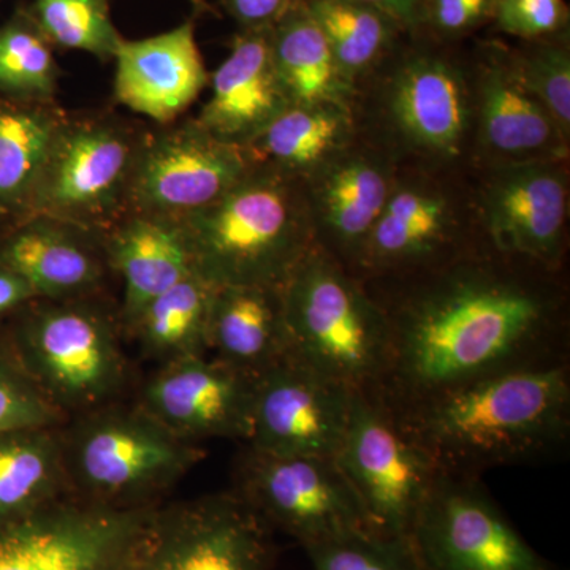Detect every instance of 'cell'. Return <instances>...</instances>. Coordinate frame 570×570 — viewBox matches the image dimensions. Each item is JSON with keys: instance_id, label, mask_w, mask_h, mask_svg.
<instances>
[{"instance_id": "6da1fadb", "label": "cell", "mask_w": 570, "mask_h": 570, "mask_svg": "<svg viewBox=\"0 0 570 570\" xmlns=\"http://www.w3.org/2000/svg\"><path fill=\"white\" fill-rule=\"evenodd\" d=\"M377 305L387 318L389 355L367 395L390 411L569 356L554 288L489 258L453 257L422 269L403 294Z\"/></svg>"}, {"instance_id": "7a4b0ae2", "label": "cell", "mask_w": 570, "mask_h": 570, "mask_svg": "<svg viewBox=\"0 0 570 570\" xmlns=\"http://www.w3.org/2000/svg\"><path fill=\"white\" fill-rule=\"evenodd\" d=\"M392 414L448 474L480 478L550 460L569 444V356L501 371Z\"/></svg>"}, {"instance_id": "3957f363", "label": "cell", "mask_w": 570, "mask_h": 570, "mask_svg": "<svg viewBox=\"0 0 570 570\" xmlns=\"http://www.w3.org/2000/svg\"><path fill=\"white\" fill-rule=\"evenodd\" d=\"M194 272L213 287H283L317 245L306 184L257 167L208 208L179 220Z\"/></svg>"}, {"instance_id": "277c9868", "label": "cell", "mask_w": 570, "mask_h": 570, "mask_svg": "<svg viewBox=\"0 0 570 570\" xmlns=\"http://www.w3.org/2000/svg\"><path fill=\"white\" fill-rule=\"evenodd\" d=\"M288 358L352 392L373 393L389 326L363 281L316 245L281 287Z\"/></svg>"}, {"instance_id": "5b68a950", "label": "cell", "mask_w": 570, "mask_h": 570, "mask_svg": "<svg viewBox=\"0 0 570 570\" xmlns=\"http://www.w3.org/2000/svg\"><path fill=\"white\" fill-rule=\"evenodd\" d=\"M145 134L110 116H69L22 217H50L107 234L127 214Z\"/></svg>"}, {"instance_id": "8992f818", "label": "cell", "mask_w": 570, "mask_h": 570, "mask_svg": "<svg viewBox=\"0 0 570 570\" xmlns=\"http://www.w3.org/2000/svg\"><path fill=\"white\" fill-rule=\"evenodd\" d=\"M335 460L374 534L411 543L412 528L441 469L392 411L376 397L355 392Z\"/></svg>"}, {"instance_id": "52a82bcc", "label": "cell", "mask_w": 570, "mask_h": 570, "mask_svg": "<svg viewBox=\"0 0 570 570\" xmlns=\"http://www.w3.org/2000/svg\"><path fill=\"white\" fill-rule=\"evenodd\" d=\"M204 453L142 409L104 412L75 431L69 466L92 502L130 508L170 485Z\"/></svg>"}, {"instance_id": "ba28073f", "label": "cell", "mask_w": 570, "mask_h": 570, "mask_svg": "<svg viewBox=\"0 0 570 570\" xmlns=\"http://www.w3.org/2000/svg\"><path fill=\"white\" fill-rule=\"evenodd\" d=\"M45 302L22 322L18 363L58 409L107 400L124 379L110 322L81 299Z\"/></svg>"}, {"instance_id": "9c48e42d", "label": "cell", "mask_w": 570, "mask_h": 570, "mask_svg": "<svg viewBox=\"0 0 570 570\" xmlns=\"http://www.w3.org/2000/svg\"><path fill=\"white\" fill-rule=\"evenodd\" d=\"M153 510L52 501L0 524V570H130Z\"/></svg>"}, {"instance_id": "30bf717a", "label": "cell", "mask_w": 570, "mask_h": 570, "mask_svg": "<svg viewBox=\"0 0 570 570\" xmlns=\"http://www.w3.org/2000/svg\"><path fill=\"white\" fill-rule=\"evenodd\" d=\"M272 530L238 493L154 509L130 570H269Z\"/></svg>"}, {"instance_id": "8fae6325", "label": "cell", "mask_w": 570, "mask_h": 570, "mask_svg": "<svg viewBox=\"0 0 570 570\" xmlns=\"http://www.w3.org/2000/svg\"><path fill=\"white\" fill-rule=\"evenodd\" d=\"M238 494L269 527L298 540L303 549L374 532L332 456L284 455L247 448L239 468Z\"/></svg>"}, {"instance_id": "7c38bea8", "label": "cell", "mask_w": 570, "mask_h": 570, "mask_svg": "<svg viewBox=\"0 0 570 570\" xmlns=\"http://www.w3.org/2000/svg\"><path fill=\"white\" fill-rule=\"evenodd\" d=\"M411 546L423 570H553L502 515L480 478L442 471Z\"/></svg>"}, {"instance_id": "4fadbf2b", "label": "cell", "mask_w": 570, "mask_h": 570, "mask_svg": "<svg viewBox=\"0 0 570 570\" xmlns=\"http://www.w3.org/2000/svg\"><path fill=\"white\" fill-rule=\"evenodd\" d=\"M254 168L245 148L219 140L195 118L159 126L142 138L127 213L186 219L224 197Z\"/></svg>"}, {"instance_id": "5bb4252c", "label": "cell", "mask_w": 570, "mask_h": 570, "mask_svg": "<svg viewBox=\"0 0 570 570\" xmlns=\"http://www.w3.org/2000/svg\"><path fill=\"white\" fill-rule=\"evenodd\" d=\"M354 393L287 356L255 377L247 448L335 459Z\"/></svg>"}, {"instance_id": "9a60e30c", "label": "cell", "mask_w": 570, "mask_h": 570, "mask_svg": "<svg viewBox=\"0 0 570 570\" xmlns=\"http://www.w3.org/2000/svg\"><path fill=\"white\" fill-rule=\"evenodd\" d=\"M393 56L382 96L390 129L411 151L439 159L459 156L474 112L463 69L425 41Z\"/></svg>"}, {"instance_id": "2e32d148", "label": "cell", "mask_w": 570, "mask_h": 570, "mask_svg": "<svg viewBox=\"0 0 570 570\" xmlns=\"http://www.w3.org/2000/svg\"><path fill=\"white\" fill-rule=\"evenodd\" d=\"M557 163L501 165L487 187L482 219L491 246L553 272L568 219V178Z\"/></svg>"}, {"instance_id": "e0dca14e", "label": "cell", "mask_w": 570, "mask_h": 570, "mask_svg": "<svg viewBox=\"0 0 570 570\" xmlns=\"http://www.w3.org/2000/svg\"><path fill=\"white\" fill-rule=\"evenodd\" d=\"M254 381L214 356H181L165 363L149 381L141 409L187 441L232 438L247 442Z\"/></svg>"}, {"instance_id": "ac0fdd59", "label": "cell", "mask_w": 570, "mask_h": 570, "mask_svg": "<svg viewBox=\"0 0 570 570\" xmlns=\"http://www.w3.org/2000/svg\"><path fill=\"white\" fill-rule=\"evenodd\" d=\"M112 61L116 102L157 126L181 121L209 85L193 22L149 39H121Z\"/></svg>"}, {"instance_id": "d6986e66", "label": "cell", "mask_w": 570, "mask_h": 570, "mask_svg": "<svg viewBox=\"0 0 570 570\" xmlns=\"http://www.w3.org/2000/svg\"><path fill=\"white\" fill-rule=\"evenodd\" d=\"M479 140L502 163H558L569 151V140L550 112L521 82L512 50L487 45L478 78Z\"/></svg>"}, {"instance_id": "ffe728a7", "label": "cell", "mask_w": 570, "mask_h": 570, "mask_svg": "<svg viewBox=\"0 0 570 570\" xmlns=\"http://www.w3.org/2000/svg\"><path fill=\"white\" fill-rule=\"evenodd\" d=\"M209 97L195 121L214 137L246 148L291 107L275 67L272 29L243 31L209 75Z\"/></svg>"}, {"instance_id": "44dd1931", "label": "cell", "mask_w": 570, "mask_h": 570, "mask_svg": "<svg viewBox=\"0 0 570 570\" xmlns=\"http://www.w3.org/2000/svg\"><path fill=\"white\" fill-rule=\"evenodd\" d=\"M316 239L348 272L395 189L387 167L366 154L343 151L306 179Z\"/></svg>"}, {"instance_id": "7402d4cb", "label": "cell", "mask_w": 570, "mask_h": 570, "mask_svg": "<svg viewBox=\"0 0 570 570\" xmlns=\"http://www.w3.org/2000/svg\"><path fill=\"white\" fill-rule=\"evenodd\" d=\"M104 236L43 216L22 217L0 245V266L37 299L67 302L91 294L104 277Z\"/></svg>"}, {"instance_id": "603a6c76", "label": "cell", "mask_w": 570, "mask_h": 570, "mask_svg": "<svg viewBox=\"0 0 570 570\" xmlns=\"http://www.w3.org/2000/svg\"><path fill=\"white\" fill-rule=\"evenodd\" d=\"M452 209L444 195L425 187L395 186L367 236L352 275H412L450 261Z\"/></svg>"}, {"instance_id": "cb8c5ba5", "label": "cell", "mask_w": 570, "mask_h": 570, "mask_svg": "<svg viewBox=\"0 0 570 570\" xmlns=\"http://www.w3.org/2000/svg\"><path fill=\"white\" fill-rule=\"evenodd\" d=\"M104 250L122 279L127 326L154 298L194 272L183 225L168 217L127 213L104 235Z\"/></svg>"}, {"instance_id": "d4e9b609", "label": "cell", "mask_w": 570, "mask_h": 570, "mask_svg": "<svg viewBox=\"0 0 570 570\" xmlns=\"http://www.w3.org/2000/svg\"><path fill=\"white\" fill-rule=\"evenodd\" d=\"M208 351L257 377L288 356L281 287L228 285L214 291Z\"/></svg>"}, {"instance_id": "484cf974", "label": "cell", "mask_w": 570, "mask_h": 570, "mask_svg": "<svg viewBox=\"0 0 570 570\" xmlns=\"http://www.w3.org/2000/svg\"><path fill=\"white\" fill-rule=\"evenodd\" d=\"M277 77L291 107H337L352 111L355 86L340 70L324 33L295 0L272 28Z\"/></svg>"}, {"instance_id": "4316f807", "label": "cell", "mask_w": 570, "mask_h": 570, "mask_svg": "<svg viewBox=\"0 0 570 570\" xmlns=\"http://www.w3.org/2000/svg\"><path fill=\"white\" fill-rule=\"evenodd\" d=\"M352 111L337 107H288L246 146L257 167L306 181L346 151Z\"/></svg>"}, {"instance_id": "83f0119b", "label": "cell", "mask_w": 570, "mask_h": 570, "mask_svg": "<svg viewBox=\"0 0 570 570\" xmlns=\"http://www.w3.org/2000/svg\"><path fill=\"white\" fill-rule=\"evenodd\" d=\"M67 118L56 100L0 105V209L26 213Z\"/></svg>"}, {"instance_id": "f1b7e54d", "label": "cell", "mask_w": 570, "mask_h": 570, "mask_svg": "<svg viewBox=\"0 0 570 570\" xmlns=\"http://www.w3.org/2000/svg\"><path fill=\"white\" fill-rule=\"evenodd\" d=\"M351 85L392 58L406 29L365 0H302Z\"/></svg>"}, {"instance_id": "f546056e", "label": "cell", "mask_w": 570, "mask_h": 570, "mask_svg": "<svg viewBox=\"0 0 570 570\" xmlns=\"http://www.w3.org/2000/svg\"><path fill=\"white\" fill-rule=\"evenodd\" d=\"M214 291L216 287L193 272L154 298L130 326L146 354L165 363L206 354Z\"/></svg>"}, {"instance_id": "4dcf8cb0", "label": "cell", "mask_w": 570, "mask_h": 570, "mask_svg": "<svg viewBox=\"0 0 570 570\" xmlns=\"http://www.w3.org/2000/svg\"><path fill=\"white\" fill-rule=\"evenodd\" d=\"M50 431L0 434V524L55 501L63 453Z\"/></svg>"}, {"instance_id": "1f68e13d", "label": "cell", "mask_w": 570, "mask_h": 570, "mask_svg": "<svg viewBox=\"0 0 570 570\" xmlns=\"http://www.w3.org/2000/svg\"><path fill=\"white\" fill-rule=\"evenodd\" d=\"M58 86V63L43 33L24 26L0 31V91L17 100L52 102Z\"/></svg>"}, {"instance_id": "d6a6232c", "label": "cell", "mask_w": 570, "mask_h": 570, "mask_svg": "<svg viewBox=\"0 0 570 570\" xmlns=\"http://www.w3.org/2000/svg\"><path fill=\"white\" fill-rule=\"evenodd\" d=\"M45 39L67 50L112 59L121 37L112 28L105 0H36Z\"/></svg>"}, {"instance_id": "836d02e7", "label": "cell", "mask_w": 570, "mask_h": 570, "mask_svg": "<svg viewBox=\"0 0 570 570\" xmlns=\"http://www.w3.org/2000/svg\"><path fill=\"white\" fill-rule=\"evenodd\" d=\"M521 82L550 112L562 135L570 138L569 31L549 39L524 41L512 50Z\"/></svg>"}, {"instance_id": "e575fe53", "label": "cell", "mask_w": 570, "mask_h": 570, "mask_svg": "<svg viewBox=\"0 0 570 570\" xmlns=\"http://www.w3.org/2000/svg\"><path fill=\"white\" fill-rule=\"evenodd\" d=\"M314 570H423L411 543L358 532L306 547Z\"/></svg>"}, {"instance_id": "d590c367", "label": "cell", "mask_w": 570, "mask_h": 570, "mask_svg": "<svg viewBox=\"0 0 570 570\" xmlns=\"http://www.w3.org/2000/svg\"><path fill=\"white\" fill-rule=\"evenodd\" d=\"M62 419L36 382L0 352V434L18 431L52 430Z\"/></svg>"}, {"instance_id": "8d00e7d4", "label": "cell", "mask_w": 570, "mask_h": 570, "mask_svg": "<svg viewBox=\"0 0 570 570\" xmlns=\"http://www.w3.org/2000/svg\"><path fill=\"white\" fill-rule=\"evenodd\" d=\"M569 20L564 0H498L493 14L499 31L523 41L568 32Z\"/></svg>"}, {"instance_id": "74e56055", "label": "cell", "mask_w": 570, "mask_h": 570, "mask_svg": "<svg viewBox=\"0 0 570 570\" xmlns=\"http://www.w3.org/2000/svg\"><path fill=\"white\" fill-rule=\"evenodd\" d=\"M498 0H423L411 36L456 40L493 21Z\"/></svg>"}, {"instance_id": "f35d334b", "label": "cell", "mask_w": 570, "mask_h": 570, "mask_svg": "<svg viewBox=\"0 0 570 570\" xmlns=\"http://www.w3.org/2000/svg\"><path fill=\"white\" fill-rule=\"evenodd\" d=\"M295 0H224L228 13L242 26L243 31L272 29Z\"/></svg>"}, {"instance_id": "ab89813d", "label": "cell", "mask_w": 570, "mask_h": 570, "mask_svg": "<svg viewBox=\"0 0 570 570\" xmlns=\"http://www.w3.org/2000/svg\"><path fill=\"white\" fill-rule=\"evenodd\" d=\"M33 299H37L36 294L21 277L0 266V317Z\"/></svg>"}, {"instance_id": "60d3db41", "label": "cell", "mask_w": 570, "mask_h": 570, "mask_svg": "<svg viewBox=\"0 0 570 570\" xmlns=\"http://www.w3.org/2000/svg\"><path fill=\"white\" fill-rule=\"evenodd\" d=\"M365 2L395 18L406 32L411 33L423 0H365Z\"/></svg>"}]
</instances>
